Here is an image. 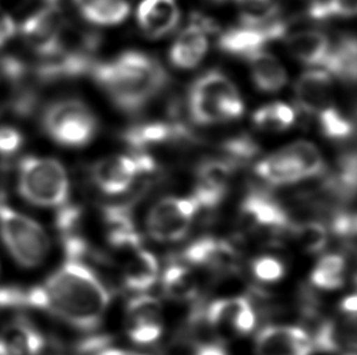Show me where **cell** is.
<instances>
[{"mask_svg":"<svg viewBox=\"0 0 357 355\" xmlns=\"http://www.w3.org/2000/svg\"><path fill=\"white\" fill-rule=\"evenodd\" d=\"M0 237L11 257L24 268L42 265L50 251L48 235L37 221L1 203Z\"/></svg>","mask_w":357,"mask_h":355,"instance_id":"cell-4","label":"cell"},{"mask_svg":"<svg viewBox=\"0 0 357 355\" xmlns=\"http://www.w3.org/2000/svg\"><path fill=\"white\" fill-rule=\"evenodd\" d=\"M75 4L77 6L78 10L81 11V14H86L88 10L92 9L94 5L97 4L99 0H73Z\"/></svg>","mask_w":357,"mask_h":355,"instance_id":"cell-43","label":"cell"},{"mask_svg":"<svg viewBox=\"0 0 357 355\" xmlns=\"http://www.w3.org/2000/svg\"><path fill=\"white\" fill-rule=\"evenodd\" d=\"M241 214L246 224L252 229L267 231H282L289 228V221L280 203L270 197L252 192L241 205Z\"/></svg>","mask_w":357,"mask_h":355,"instance_id":"cell-17","label":"cell"},{"mask_svg":"<svg viewBox=\"0 0 357 355\" xmlns=\"http://www.w3.org/2000/svg\"><path fill=\"white\" fill-rule=\"evenodd\" d=\"M109 302L107 287L82 260H66L45 283L26 288V308L48 312L84 331L99 326Z\"/></svg>","mask_w":357,"mask_h":355,"instance_id":"cell-1","label":"cell"},{"mask_svg":"<svg viewBox=\"0 0 357 355\" xmlns=\"http://www.w3.org/2000/svg\"><path fill=\"white\" fill-rule=\"evenodd\" d=\"M190 139V130L179 120L142 123L130 127L123 133V140L135 151H143L153 145Z\"/></svg>","mask_w":357,"mask_h":355,"instance_id":"cell-14","label":"cell"},{"mask_svg":"<svg viewBox=\"0 0 357 355\" xmlns=\"http://www.w3.org/2000/svg\"><path fill=\"white\" fill-rule=\"evenodd\" d=\"M15 26L14 19L0 8V47H3L6 42L14 37Z\"/></svg>","mask_w":357,"mask_h":355,"instance_id":"cell-41","label":"cell"},{"mask_svg":"<svg viewBox=\"0 0 357 355\" xmlns=\"http://www.w3.org/2000/svg\"><path fill=\"white\" fill-rule=\"evenodd\" d=\"M213 1H225V0H213Z\"/></svg>","mask_w":357,"mask_h":355,"instance_id":"cell-46","label":"cell"},{"mask_svg":"<svg viewBox=\"0 0 357 355\" xmlns=\"http://www.w3.org/2000/svg\"><path fill=\"white\" fill-rule=\"evenodd\" d=\"M256 87L265 93H275L284 87L287 72L282 63L271 54L259 52L248 58Z\"/></svg>","mask_w":357,"mask_h":355,"instance_id":"cell-25","label":"cell"},{"mask_svg":"<svg viewBox=\"0 0 357 355\" xmlns=\"http://www.w3.org/2000/svg\"><path fill=\"white\" fill-rule=\"evenodd\" d=\"M17 189L26 201L38 207H63L68 202L70 182L59 161L29 156L20 162Z\"/></svg>","mask_w":357,"mask_h":355,"instance_id":"cell-3","label":"cell"},{"mask_svg":"<svg viewBox=\"0 0 357 355\" xmlns=\"http://www.w3.org/2000/svg\"><path fill=\"white\" fill-rule=\"evenodd\" d=\"M190 93L218 101L227 111L231 120L239 118L244 111V104L237 88L227 76L211 71L195 81Z\"/></svg>","mask_w":357,"mask_h":355,"instance_id":"cell-19","label":"cell"},{"mask_svg":"<svg viewBox=\"0 0 357 355\" xmlns=\"http://www.w3.org/2000/svg\"><path fill=\"white\" fill-rule=\"evenodd\" d=\"M205 34L206 33H204L195 24H189L188 27L179 34L178 38L171 49V63H174L176 68L184 70L198 66V63L203 60L208 52V43Z\"/></svg>","mask_w":357,"mask_h":355,"instance_id":"cell-22","label":"cell"},{"mask_svg":"<svg viewBox=\"0 0 357 355\" xmlns=\"http://www.w3.org/2000/svg\"><path fill=\"white\" fill-rule=\"evenodd\" d=\"M254 125L267 132H282L288 129L295 120V112L283 102H272L261 107L252 116Z\"/></svg>","mask_w":357,"mask_h":355,"instance_id":"cell-29","label":"cell"},{"mask_svg":"<svg viewBox=\"0 0 357 355\" xmlns=\"http://www.w3.org/2000/svg\"><path fill=\"white\" fill-rule=\"evenodd\" d=\"M24 144V136L20 130L9 125L0 127V155L10 156L19 151Z\"/></svg>","mask_w":357,"mask_h":355,"instance_id":"cell-39","label":"cell"},{"mask_svg":"<svg viewBox=\"0 0 357 355\" xmlns=\"http://www.w3.org/2000/svg\"><path fill=\"white\" fill-rule=\"evenodd\" d=\"M314 14L319 19L329 17H353L356 14V0H317Z\"/></svg>","mask_w":357,"mask_h":355,"instance_id":"cell-37","label":"cell"},{"mask_svg":"<svg viewBox=\"0 0 357 355\" xmlns=\"http://www.w3.org/2000/svg\"><path fill=\"white\" fill-rule=\"evenodd\" d=\"M288 24L284 21L275 19L270 24L261 27H246L228 29L218 39V47L225 53L249 58L255 53L262 52L266 44L284 37Z\"/></svg>","mask_w":357,"mask_h":355,"instance_id":"cell-8","label":"cell"},{"mask_svg":"<svg viewBox=\"0 0 357 355\" xmlns=\"http://www.w3.org/2000/svg\"><path fill=\"white\" fill-rule=\"evenodd\" d=\"M42 125L55 143L68 148H82L94 138L98 122L84 102L65 99L45 109Z\"/></svg>","mask_w":357,"mask_h":355,"instance_id":"cell-5","label":"cell"},{"mask_svg":"<svg viewBox=\"0 0 357 355\" xmlns=\"http://www.w3.org/2000/svg\"><path fill=\"white\" fill-rule=\"evenodd\" d=\"M91 73L121 110L135 113L164 89L167 73L154 58L127 52L110 63H96Z\"/></svg>","mask_w":357,"mask_h":355,"instance_id":"cell-2","label":"cell"},{"mask_svg":"<svg viewBox=\"0 0 357 355\" xmlns=\"http://www.w3.org/2000/svg\"><path fill=\"white\" fill-rule=\"evenodd\" d=\"M252 273L262 283H277L284 276L285 268L280 260L264 255L252 263Z\"/></svg>","mask_w":357,"mask_h":355,"instance_id":"cell-38","label":"cell"},{"mask_svg":"<svg viewBox=\"0 0 357 355\" xmlns=\"http://www.w3.org/2000/svg\"><path fill=\"white\" fill-rule=\"evenodd\" d=\"M63 27L61 11L55 5H50L29 16L22 24L21 32L26 43L42 58H47L58 48Z\"/></svg>","mask_w":357,"mask_h":355,"instance_id":"cell-10","label":"cell"},{"mask_svg":"<svg viewBox=\"0 0 357 355\" xmlns=\"http://www.w3.org/2000/svg\"><path fill=\"white\" fill-rule=\"evenodd\" d=\"M234 167L229 159H208L199 166L193 195L199 207L211 208L222 201Z\"/></svg>","mask_w":357,"mask_h":355,"instance_id":"cell-12","label":"cell"},{"mask_svg":"<svg viewBox=\"0 0 357 355\" xmlns=\"http://www.w3.org/2000/svg\"><path fill=\"white\" fill-rule=\"evenodd\" d=\"M342 309H343L344 312L348 313V314L355 315L357 309L356 296L353 294V296H349V297L345 298L343 302H342Z\"/></svg>","mask_w":357,"mask_h":355,"instance_id":"cell-42","label":"cell"},{"mask_svg":"<svg viewBox=\"0 0 357 355\" xmlns=\"http://www.w3.org/2000/svg\"><path fill=\"white\" fill-rule=\"evenodd\" d=\"M312 351V341L300 327H265L256 338V355H310Z\"/></svg>","mask_w":357,"mask_h":355,"instance_id":"cell-13","label":"cell"},{"mask_svg":"<svg viewBox=\"0 0 357 355\" xmlns=\"http://www.w3.org/2000/svg\"><path fill=\"white\" fill-rule=\"evenodd\" d=\"M94 355H142L138 353H133L130 351H122V349H112V348H104L102 351L98 352Z\"/></svg>","mask_w":357,"mask_h":355,"instance_id":"cell-44","label":"cell"},{"mask_svg":"<svg viewBox=\"0 0 357 355\" xmlns=\"http://www.w3.org/2000/svg\"><path fill=\"white\" fill-rule=\"evenodd\" d=\"M138 155L112 156L99 161L93 168V179L99 189L109 195L125 192L139 174L145 173Z\"/></svg>","mask_w":357,"mask_h":355,"instance_id":"cell-11","label":"cell"},{"mask_svg":"<svg viewBox=\"0 0 357 355\" xmlns=\"http://www.w3.org/2000/svg\"><path fill=\"white\" fill-rule=\"evenodd\" d=\"M345 281V260L342 255L322 257L311 273V283L316 287L333 291L342 287Z\"/></svg>","mask_w":357,"mask_h":355,"instance_id":"cell-28","label":"cell"},{"mask_svg":"<svg viewBox=\"0 0 357 355\" xmlns=\"http://www.w3.org/2000/svg\"><path fill=\"white\" fill-rule=\"evenodd\" d=\"M357 45L354 37H345L337 47L329 49L327 58L324 63L329 74L343 79L345 82L356 81Z\"/></svg>","mask_w":357,"mask_h":355,"instance_id":"cell-26","label":"cell"},{"mask_svg":"<svg viewBox=\"0 0 357 355\" xmlns=\"http://www.w3.org/2000/svg\"><path fill=\"white\" fill-rule=\"evenodd\" d=\"M241 19L246 27H261L275 19L280 5L275 0H237Z\"/></svg>","mask_w":357,"mask_h":355,"instance_id":"cell-30","label":"cell"},{"mask_svg":"<svg viewBox=\"0 0 357 355\" xmlns=\"http://www.w3.org/2000/svg\"><path fill=\"white\" fill-rule=\"evenodd\" d=\"M291 232L298 245L310 253H314L324 248L327 242V231L324 226L316 221H309L293 226Z\"/></svg>","mask_w":357,"mask_h":355,"instance_id":"cell-35","label":"cell"},{"mask_svg":"<svg viewBox=\"0 0 357 355\" xmlns=\"http://www.w3.org/2000/svg\"><path fill=\"white\" fill-rule=\"evenodd\" d=\"M45 1H47V3H49V4L50 5H54L55 4V3H56V1H58V0H45Z\"/></svg>","mask_w":357,"mask_h":355,"instance_id":"cell-45","label":"cell"},{"mask_svg":"<svg viewBox=\"0 0 357 355\" xmlns=\"http://www.w3.org/2000/svg\"><path fill=\"white\" fill-rule=\"evenodd\" d=\"M223 150L229 156V161L237 164V162L254 159L260 152V146L249 135L243 134L225 141Z\"/></svg>","mask_w":357,"mask_h":355,"instance_id":"cell-36","label":"cell"},{"mask_svg":"<svg viewBox=\"0 0 357 355\" xmlns=\"http://www.w3.org/2000/svg\"><path fill=\"white\" fill-rule=\"evenodd\" d=\"M44 349V336L31 322L17 320L0 332V355H40Z\"/></svg>","mask_w":357,"mask_h":355,"instance_id":"cell-20","label":"cell"},{"mask_svg":"<svg viewBox=\"0 0 357 355\" xmlns=\"http://www.w3.org/2000/svg\"><path fill=\"white\" fill-rule=\"evenodd\" d=\"M159 275V265L153 253L137 250L130 252V257L123 268V283L130 291H146L154 285Z\"/></svg>","mask_w":357,"mask_h":355,"instance_id":"cell-23","label":"cell"},{"mask_svg":"<svg viewBox=\"0 0 357 355\" xmlns=\"http://www.w3.org/2000/svg\"><path fill=\"white\" fill-rule=\"evenodd\" d=\"M162 287L165 294L174 301L193 299L198 292V283L192 270L179 265L166 269L162 276Z\"/></svg>","mask_w":357,"mask_h":355,"instance_id":"cell-27","label":"cell"},{"mask_svg":"<svg viewBox=\"0 0 357 355\" xmlns=\"http://www.w3.org/2000/svg\"><path fill=\"white\" fill-rule=\"evenodd\" d=\"M317 118L319 128L329 139L345 140L353 135V122L333 106H329L319 112Z\"/></svg>","mask_w":357,"mask_h":355,"instance_id":"cell-33","label":"cell"},{"mask_svg":"<svg viewBox=\"0 0 357 355\" xmlns=\"http://www.w3.org/2000/svg\"><path fill=\"white\" fill-rule=\"evenodd\" d=\"M287 47L295 58L306 65H324L329 53V40L319 31H301L287 39Z\"/></svg>","mask_w":357,"mask_h":355,"instance_id":"cell-24","label":"cell"},{"mask_svg":"<svg viewBox=\"0 0 357 355\" xmlns=\"http://www.w3.org/2000/svg\"><path fill=\"white\" fill-rule=\"evenodd\" d=\"M206 322L221 338L248 335L255 326V313L248 299L223 298L210 304Z\"/></svg>","mask_w":357,"mask_h":355,"instance_id":"cell-7","label":"cell"},{"mask_svg":"<svg viewBox=\"0 0 357 355\" xmlns=\"http://www.w3.org/2000/svg\"><path fill=\"white\" fill-rule=\"evenodd\" d=\"M333 84L327 71L311 70L305 72L295 86V97L300 110L307 115H319L332 106Z\"/></svg>","mask_w":357,"mask_h":355,"instance_id":"cell-15","label":"cell"},{"mask_svg":"<svg viewBox=\"0 0 357 355\" xmlns=\"http://www.w3.org/2000/svg\"><path fill=\"white\" fill-rule=\"evenodd\" d=\"M333 229L339 235H354L355 230H356L355 216H349V214H342V216H337V219L333 223Z\"/></svg>","mask_w":357,"mask_h":355,"instance_id":"cell-40","label":"cell"},{"mask_svg":"<svg viewBox=\"0 0 357 355\" xmlns=\"http://www.w3.org/2000/svg\"><path fill=\"white\" fill-rule=\"evenodd\" d=\"M184 260L210 270L231 271L237 267L238 255L227 241L205 237L189 246L184 252Z\"/></svg>","mask_w":357,"mask_h":355,"instance_id":"cell-16","label":"cell"},{"mask_svg":"<svg viewBox=\"0 0 357 355\" xmlns=\"http://www.w3.org/2000/svg\"><path fill=\"white\" fill-rule=\"evenodd\" d=\"M255 173L273 185H289L305 179L298 161L288 148L261 159L255 166Z\"/></svg>","mask_w":357,"mask_h":355,"instance_id":"cell-21","label":"cell"},{"mask_svg":"<svg viewBox=\"0 0 357 355\" xmlns=\"http://www.w3.org/2000/svg\"><path fill=\"white\" fill-rule=\"evenodd\" d=\"M179 16L176 0H143L137 11L140 29L151 38L171 33L178 24Z\"/></svg>","mask_w":357,"mask_h":355,"instance_id":"cell-18","label":"cell"},{"mask_svg":"<svg viewBox=\"0 0 357 355\" xmlns=\"http://www.w3.org/2000/svg\"><path fill=\"white\" fill-rule=\"evenodd\" d=\"M161 303L150 296H138L127 306L126 330L132 341L149 345L158 341L162 333Z\"/></svg>","mask_w":357,"mask_h":355,"instance_id":"cell-9","label":"cell"},{"mask_svg":"<svg viewBox=\"0 0 357 355\" xmlns=\"http://www.w3.org/2000/svg\"><path fill=\"white\" fill-rule=\"evenodd\" d=\"M199 208L194 197H166L150 210L146 219L149 235L160 242L181 240L188 232Z\"/></svg>","mask_w":357,"mask_h":355,"instance_id":"cell-6","label":"cell"},{"mask_svg":"<svg viewBox=\"0 0 357 355\" xmlns=\"http://www.w3.org/2000/svg\"><path fill=\"white\" fill-rule=\"evenodd\" d=\"M189 113L198 125H216L231 120L227 111L220 102L198 94H189Z\"/></svg>","mask_w":357,"mask_h":355,"instance_id":"cell-31","label":"cell"},{"mask_svg":"<svg viewBox=\"0 0 357 355\" xmlns=\"http://www.w3.org/2000/svg\"><path fill=\"white\" fill-rule=\"evenodd\" d=\"M130 15V4L126 0H99L83 17L99 26H114L123 22Z\"/></svg>","mask_w":357,"mask_h":355,"instance_id":"cell-32","label":"cell"},{"mask_svg":"<svg viewBox=\"0 0 357 355\" xmlns=\"http://www.w3.org/2000/svg\"><path fill=\"white\" fill-rule=\"evenodd\" d=\"M288 149L294 155L304 178L317 177L324 173L326 164L322 155L314 144L309 141H296L288 146Z\"/></svg>","mask_w":357,"mask_h":355,"instance_id":"cell-34","label":"cell"}]
</instances>
